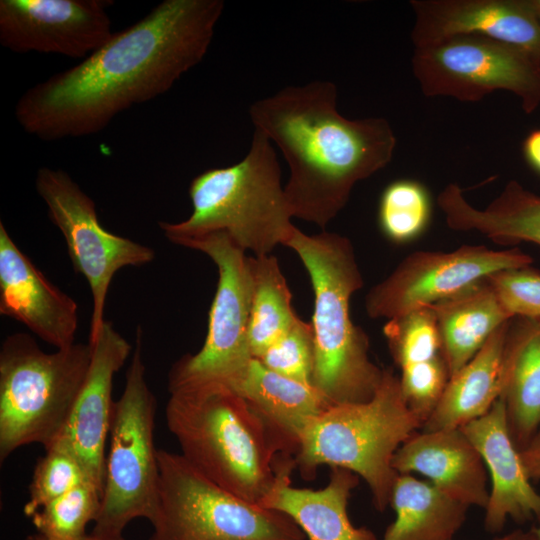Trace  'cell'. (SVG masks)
<instances>
[{
	"label": "cell",
	"mask_w": 540,
	"mask_h": 540,
	"mask_svg": "<svg viewBox=\"0 0 540 540\" xmlns=\"http://www.w3.org/2000/svg\"><path fill=\"white\" fill-rule=\"evenodd\" d=\"M222 0H164L75 66L28 88L15 118L43 141L96 134L172 88L205 57Z\"/></svg>",
	"instance_id": "6da1fadb"
},
{
	"label": "cell",
	"mask_w": 540,
	"mask_h": 540,
	"mask_svg": "<svg viewBox=\"0 0 540 540\" xmlns=\"http://www.w3.org/2000/svg\"><path fill=\"white\" fill-rule=\"evenodd\" d=\"M249 116L288 162L284 193L292 217L320 228L343 209L357 182L391 161L396 146L385 118L342 116L330 81L284 87L255 101Z\"/></svg>",
	"instance_id": "7a4b0ae2"
},
{
	"label": "cell",
	"mask_w": 540,
	"mask_h": 540,
	"mask_svg": "<svg viewBox=\"0 0 540 540\" xmlns=\"http://www.w3.org/2000/svg\"><path fill=\"white\" fill-rule=\"evenodd\" d=\"M169 393L166 423L182 457L216 485L260 504L274 482L279 456L291 455L278 435L224 384H187Z\"/></svg>",
	"instance_id": "3957f363"
},
{
	"label": "cell",
	"mask_w": 540,
	"mask_h": 540,
	"mask_svg": "<svg viewBox=\"0 0 540 540\" xmlns=\"http://www.w3.org/2000/svg\"><path fill=\"white\" fill-rule=\"evenodd\" d=\"M284 246L304 264L314 291L312 385L330 406L371 399L384 369L369 356L366 333L350 316V299L363 286L351 241L322 231L307 235L294 227Z\"/></svg>",
	"instance_id": "277c9868"
},
{
	"label": "cell",
	"mask_w": 540,
	"mask_h": 540,
	"mask_svg": "<svg viewBox=\"0 0 540 540\" xmlns=\"http://www.w3.org/2000/svg\"><path fill=\"white\" fill-rule=\"evenodd\" d=\"M192 213L183 221L158 223L176 245L223 232L244 251L268 255L284 245L294 229L281 167L271 140L254 129L245 157L228 167L206 170L189 185Z\"/></svg>",
	"instance_id": "5b68a950"
},
{
	"label": "cell",
	"mask_w": 540,
	"mask_h": 540,
	"mask_svg": "<svg viewBox=\"0 0 540 540\" xmlns=\"http://www.w3.org/2000/svg\"><path fill=\"white\" fill-rule=\"evenodd\" d=\"M422 425L404 398L399 376L386 368L371 399L329 406L307 424L294 456L296 468L304 480H313L322 465L349 470L367 483L374 507L384 512L399 474L393 457Z\"/></svg>",
	"instance_id": "8992f818"
},
{
	"label": "cell",
	"mask_w": 540,
	"mask_h": 540,
	"mask_svg": "<svg viewBox=\"0 0 540 540\" xmlns=\"http://www.w3.org/2000/svg\"><path fill=\"white\" fill-rule=\"evenodd\" d=\"M89 343L43 351L27 333L7 336L0 348V460L17 449H47L63 433L86 379Z\"/></svg>",
	"instance_id": "52a82bcc"
},
{
	"label": "cell",
	"mask_w": 540,
	"mask_h": 540,
	"mask_svg": "<svg viewBox=\"0 0 540 540\" xmlns=\"http://www.w3.org/2000/svg\"><path fill=\"white\" fill-rule=\"evenodd\" d=\"M143 330L138 325L125 385L114 401L105 480L92 532L123 535L137 518L152 522L158 504L159 465L154 443L157 399L145 377Z\"/></svg>",
	"instance_id": "ba28073f"
},
{
	"label": "cell",
	"mask_w": 540,
	"mask_h": 540,
	"mask_svg": "<svg viewBox=\"0 0 540 540\" xmlns=\"http://www.w3.org/2000/svg\"><path fill=\"white\" fill-rule=\"evenodd\" d=\"M159 489L149 540H306L286 515L242 499L158 450Z\"/></svg>",
	"instance_id": "9c48e42d"
},
{
	"label": "cell",
	"mask_w": 540,
	"mask_h": 540,
	"mask_svg": "<svg viewBox=\"0 0 540 540\" xmlns=\"http://www.w3.org/2000/svg\"><path fill=\"white\" fill-rule=\"evenodd\" d=\"M180 246L209 256L217 266L218 283L204 344L197 353L186 354L172 365L168 389L206 382L233 387L253 359L248 340L252 296L248 257L223 232L186 240Z\"/></svg>",
	"instance_id": "30bf717a"
},
{
	"label": "cell",
	"mask_w": 540,
	"mask_h": 540,
	"mask_svg": "<svg viewBox=\"0 0 540 540\" xmlns=\"http://www.w3.org/2000/svg\"><path fill=\"white\" fill-rule=\"evenodd\" d=\"M412 71L422 93L477 102L513 93L526 114L540 105V65L526 51L480 35H458L414 49Z\"/></svg>",
	"instance_id": "8fae6325"
},
{
	"label": "cell",
	"mask_w": 540,
	"mask_h": 540,
	"mask_svg": "<svg viewBox=\"0 0 540 540\" xmlns=\"http://www.w3.org/2000/svg\"><path fill=\"white\" fill-rule=\"evenodd\" d=\"M35 188L48 208L51 222L64 237L75 272L83 275L89 284L92 312L88 343L91 344L105 322L106 298L116 272L152 262L155 251L105 229L93 199L64 170L41 167L36 172Z\"/></svg>",
	"instance_id": "7c38bea8"
},
{
	"label": "cell",
	"mask_w": 540,
	"mask_h": 540,
	"mask_svg": "<svg viewBox=\"0 0 540 540\" xmlns=\"http://www.w3.org/2000/svg\"><path fill=\"white\" fill-rule=\"evenodd\" d=\"M532 261L518 248L492 250L482 245L413 252L368 292L366 312L371 318L390 320L454 296L492 273L530 266Z\"/></svg>",
	"instance_id": "4fadbf2b"
},
{
	"label": "cell",
	"mask_w": 540,
	"mask_h": 540,
	"mask_svg": "<svg viewBox=\"0 0 540 540\" xmlns=\"http://www.w3.org/2000/svg\"><path fill=\"white\" fill-rule=\"evenodd\" d=\"M109 0H1L0 44L14 53L81 59L113 34Z\"/></svg>",
	"instance_id": "5bb4252c"
},
{
	"label": "cell",
	"mask_w": 540,
	"mask_h": 540,
	"mask_svg": "<svg viewBox=\"0 0 540 540\" xmlns=\"http://www.w3.org/2000/svg\"><path fill=\"white\" fill-rule=\"evenodd\" d=\"M415 48L458 35L516 46L540 65V22L528 0H412Z\"/></svg>",
	"instance_id": "9a60e30c"
},
{
	"label": "cell",
	"mask_w": 540,
	"mask_h": 540,
	"mask_svg": "<svg viewBox=\"0 0 540 540\" xmlns=\"http://www.w3.org/2000/svg\"><path fill=\"white\" fill-rule=\"evenodd\" d=\"M89 345L92 355L86 379L65 430L57 440L73 451L90 483L102 494L114 405L113 379L132 354V346L107 320Z\"/></svg>",
	"instance_id": "2e32d148"
},
{
	"label": "cell",
	"mask_w": 540,
	"mask_h": 540,
	"mask_svg": "<svg viewBox=\"0 0 540 540\" xmlns=\"http://www.w3.org/2000/svg\"><path fill=\"white\" fill-rule=\"evenodd\" d=\"M78 312L77 302L45 277L0 222V314L62 349L75 343Z\"/></svg>",
	"instance_id": "e0dca14e"
},
{
	"label": "cell",
	"mask_w": 540,
	"mask_h": 540,
	"mask_svg": "<svg viewBox=\"0 0 540 540\" xmlns=\"http://www.w3.org/2000/svg\"><path fill=\"white\" fill-rule=\"evenodd\" d=\"M482 457L490 479L485 529L500 532L508 519L524 523L540 519V493L524 467L509 432L503 402L498 399L481 417L461 427Z\"/></svg>",
	"instance_id": "ac0fdd59"
},
{
	"label": "cell",
	"mask_w": 540,
	"mask_h": 540,
	"mask_svg": "<svg viewBox=\"0 0 540 540\" xmlns=\"http://www.w3.org/2000/svg\"><path fill=\"white\" fill-rule=\"evenodd\" d=\"M294 469V456H279L274 482L261 506L290 518L306 540H377L370 529L354 526L348 516L349 498L359 483L356 474L331 467L327 485L312 490L292 486Z\"/></svg>",
	"instance_id": "d6986e66"
},
{
	"label": "cell",
	"mask_w": 540,
	"mask_h": 540,
	"mask_svg": "<svg viewBox=\"0 0 540 540\" xmlns=\"http://www.w3.org/2000/svg\"><path fill=\"white\" fill-rule=\"evenodd\" d=\"M392 466L399 474L423 475L437 489L468 507L484 509L487 505L486 467L461 428L415 432L399 447Z\"/></svg>",
	"instance_id": "ffe728a7"
},
{
	"label": "cell",
	"mask_w": 540,
	"mask_h": 540,
	"mask_svg": "<svg viewBox=\"0 0 540 540\" xmlns=\"http://www.w3.org/2000/svg\"><path fill=\"white\" fill-rule=\"evenodd\" d=\"M446 224L455 231H476L499 244L531 242L540 246V195L510 180L484 208L477 209L456 183L437 197Z\"/></svg>",
	"instance_id": "44dd1931"
},
{
	"label": "cell",
	"mask_w": 540,
	"mask_h": 540,
	"mask_svg": "<svg viewBox=\"0 0 540 540\" xmlns=\"http://www.w3.org/2000/svg\"><path fill=\"white\" fill-rule=\"evenodd\" d=\"M511 320L498 327L477 353L449 378L420 430L461 428L491 409L501 393L503 355Z\"/></svg>",
	"instance_id": "7402d4cb"
},
{
	"label": "cell",
	"mask_w": 540,
	"mask_h": 540,
	"mask_svg": "<svg viewBox=\"0 0 540 540\" xmlns=\"http://www.w3.org/2000/svg\"><path fill=\"white\" fill-rule=\"evenodd\" d=\"M499 399L511 437L521 450L540 426V320H511Z\"/></svg>",
	"instance_id": "603a6c76"
},
{
	"label": "cell",
	"mask_w": 540,
	"mask_h": 540,
	"mask_svg": "<svg viewBox=\"0 0 540 540\" xmlns=\"http://www.w3.org/2000/svg\"><path fill=\"white\" fill-rule=\"evenodd\" d=\"M230 388L263 417L293 456L307 424L330 406L313 385L273 372L256 358Z\"/></svg>",
	"instance_id": "cb8c5ba5"
},
{
	"label": "cell",
	"mask_w": 540,
	"mask_h": 540,
	"mask_svg": "<svg viewBox=\"0 0 540 540\" xmlns=\"http://www.w3.org/2000/svg\"><path fill=\"white\" fill-rule=\"evenodd\" d=\"M430 306L437 318L450 377L477 353L498 327L513 319L502 308L487 277Z\"/></svg>",
	"instance_id": "d4e9b609"
},
{
	"label": "cell",
	"mask_w": 540,
	"mask_h": 540,
	"mask_svg": "<svg viewBox=\"0 0 540 540\" xmlns=\"http://www.w3.org/2000/svg\"><path fill=\"white\" fill-rule=\"evenodd\" d=\"M390 505L395 519L381 540H454L469 508L411 474H398Z\"/></svg>",
	"instance_id": "484cf974"
},
{
	"label": "cell",
	"mask_w": 540,
	"mask_h": 540,
	"mask_svg": "<svg viewBox=\"0 0 540 540\" xmlns=\"http://www.w3.org/2000/svg\"><path fill=\"white\" fill-rule=\"evenodd\" d=\"M248 261L252 276L248 340L253 358L258 359L290 330L298 316L278 260L268 254L248 257Z\"/></svg>",
	"instance_id": "4316f807"
},
{
	"label": "cell",
	"mask_w": 540,
	"mask_h": 540,
	"mask_svg": "<svg viewBox=\"0 0 540 540\" xmlns=\"http://www.w3.org/2000/svg\"><path fill=\"white\" fill-rule=\"evenodd\" d=\"M383 331L401 373L423 370L445 360L437 318L431 306H422L388 320Z\"/></svg>",
	"instance_id": "83f0119b"
},
{
	"label": "cell",
	"mask_w": 540,
	"mask_h": 540,
	"mask_svg": "<svg viewBox=\"0 0 540 540\" xmlns=\"http://www.w3.org/2000/svg\"><path fill=\"white\" fill-rule=\"evenodd\" d=\"M101 497L91 483L80 484L30 517L36 533L44 540H82L98 515Z\"/></svg>",
	"instance_id": "f1b7e54d"
},
{
	"label": "cell",
	"mask_w": 540,
	"mask_h": 540,
	"mask_svg": "<svg viewBox=\"0 0 540 540\" xmlns=\"http://www.w3.org/2000/svg\"><path fill=\"white\" fill-rule=\"evenodd\" d=\"M44 450L28 488L29 497L23 508L27 517L80 484L90 483L79 459L65 443L57 440Z\"/></svg>",
	"instance_id": "f546056e"
},
{
	"label": "cell",
	"mask_w": 540,
	"mask_h": 540,
	"mask_svg": "<svg viewBox=\"0 0 540 540\" xmlns=\"http://www.w3.org/2000/svg\"><path fill=\"white\" fill-rule=\"evenodd\" d=\"M430 216L426 189L413 180H396L383 191L379 203V223L391 240L403 242L417 236Z\"/></svg>",
	"instance_id": "4dcf8cb0"
},
{
	"label": "cell",
	"mask_w": 540,
	"mask_h": 540,
	"mask_svg": "<svg viewBox=\"0 0 540 540\" xmlns=\"http://www.w3.org/2000/svg\"><path fill=\"white\" fill-rule=\"evenodd\" d=\"M258 360L273 372L312 385L314 337L311 323L298 317L290 330Z\"/></svg>",
	"instance_id": "1f68e13d"
},
{
	"label": "cell",
	"mask_w": 540,
	"mask_h": 540,
	"mask_svg": "<svg viewBox=\"0 0 540 540\" xmlns=\"http://www.w3.org/2000/svg\"><path fill=\"white\" fill-rule=\"evenodd\" d=\"M487 280L510 318L540 320V272L530 266L510 268Z\"/></svg>",
	"instance_id": "d6a6232c"
},
{
	"label": "cell",
	"mask_w": 540,
	"mask_h": 540,
	"mask_svg": "<svg viewBox=\"0 0 540 540\" xmlns=\"http://www.w3.org/2000/svg\"><path fill=\"white\" fill-rule=\"evenodd\" d=\"M520 455L531 480H540V426L530 441L520 450Z\"/></svg>",
	"instance_id": "836d02e7"
},
{
	"label": "cell",
	"mask_w": 540,
	"mask_h": 540,
	"mask_svg": "<svg viewBox=\"0 0 540 540\" xmlns=\"http://www.w3.org/2000/svg\"><path fill=\"white\" fill-rule=\"evenodd\" d=\"M522 150L527 163L540 173V129H535L526 136Z\"/></svg>",
	"instance_id": "e575fe53"
},
{
	"label": "cell",
	"mask_w": 540,
	"mask_h": 540,
	"mask_svg": "<svg viewBox=\"0 0 540 540\" xmlns=\"http://www.w3.org/2000/svg\"><path fill=\"white\" fill-rule=\"evenodd\" d=\"M494 540H537L534 529L529 531L515 530Z\"/></svg>",
	"instance_id": "d590c367"
},
{
	"label": "cell",
	"mask_w": 540,
	"mask_h": 540,
	"mask_svg": "<svg viewBox=\"0 0 540 540\" xmlns=\"http://www.w3.org/2000/svg\"><path fill=\"white\" fill-rule=\"evenodd\" d=\"M24 540H44L38 533L28 535ZM82 540H127L124 535L106 536L98 535L93 532L87 534Z\"/></svg>",
	"instance_id": "8d00e7d4"
},
{
	"label": "cell",
	"mask_w": 540,
	"mask_h": 540,
	"mask_svg": "<svg viewBox=\"0 0 540 540\" xmlns=\"http://www.w3.org/2000/svg\"><path fill=\"white\" fill-rule=\"evenodd\" d=\"M528 2L540 22V0H528Z\"/></svg>",
	"instance_id": "74e56055"
},
{
	"label": "cell",
	"mask_w": 540,
	"mask_h": 540,
	"mask_svg": "<svg viewBox=\"0 0 540 540\" xmlns=\"http://www.w3.org/2000/svg\"><path fill=\"white\" fill-rule=\"evenodd\" d=\"M539 522H540V519H539ZM534 532L536 534L537 540H540V523L537 528H534Z\"/></svg>",
	"instance_id": "f35d334b"
}]
</instances>
